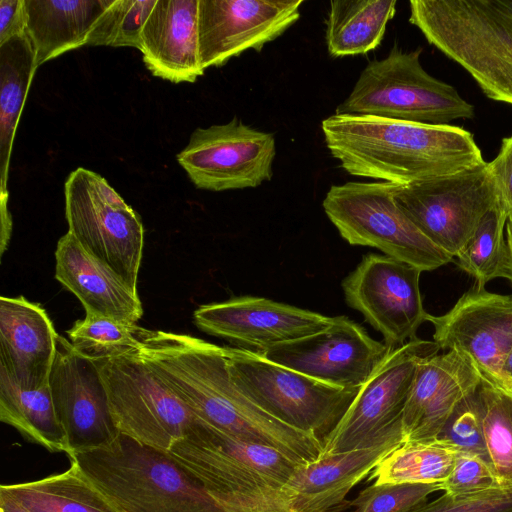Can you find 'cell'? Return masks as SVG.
Listing matches in <instances>:
<instances>
[{
	"instance_id": "1",
	"label": "cell",
	"mask_w": 512,
	"mask_h": 512,
	"mask_svg": "<svg viewBox=\"0 0 512 512\" xmlns=\"http://www.w3.org/2000/svg\"><path fill=\"white\" fill-rule=\"evenodd\" d=\"M140 353L206 423L243 440L273 447L300 464L322 457V439L270 415L236 387L224 347L186 334L145 329Z\"/></svg>"
},
{
	"instance_id": "2",
	"label": "cell",
	"mask_w": 512,
	"mask_h": 512,
	"mask_svg": "<svg viewBox=\"0 0 512 512\" xmlns=\"http://www.w3.org/2000/svg\"><path fill=\"white\" fill-rule=\"evenodd\" d=\"M321 128L331 155L356 177L403 186L485 162L473 135L458 126L333 114Z\"/></svg>"
},
{
	"instance_id": "3",
	"label": "cell",
	"mask_w": 512,
	"mask_h": 512,
	"mask_svg": "<svg viewBox=\"0 0 512 512\" xmlns=\"http://www.w3.org/2000/svg\"><path fill=\"white\" fill-rule=\"evenodd\" d=\"M168 452L224 512H293L286 485L300 463L273 447L235 437L199 418Z\"/></svg>"
},
{
	"instance_id": "4",
	"label": "cell",
	"mask_w": 512,
	"mask_h": 512,
	"mask_svg": "<svg viewBox=\"0 0 512 512\" xmlns=\"http://www.w3.org/2000/svg\"><path fill=\"white\" fill-rule=\"evenodd\" d=\"M68 458L116 512H224L168 451L124 434L107 446Z\"/></svg>"
},
{
	"instance_id": "5",
	"label": "cell",
	"mask_w": 512,
	"mask_h": 512,
	"mask_svg": "<svg viewBox=\"0 0 512 512\" xmlns=\"http://www.w3.org/2000/svg\"><path fill=\"white\" fill-rule=\"evenodd\" d=\"M409 22L490 99L512 105V9L505 0H411Z\"/></svg>"
},
{
	"instance_id": "6",
	"label": "cell",
	"mask_w": 512,
	"mask_h": 512,
	"mask_svg": "<svg viewBox=\"0 0 512 512\" xmlns=\"http://www.w3.org/2000/svg\"><path fill=\"white\" fill-rule=\"evenodd\" d=\"M422 51L421 47L403 51L395 43L385 58L370 61L335 114L432 125L473 118V105L422 67Z\"/></svg>"
},
{
	"instance_id": "7",
	"label": "cell",
	"mask_w": 512,
	"mask_h": 512,
	"mask_svg": "<svg viewBox=\"0 0 512 512\" xmlns=\"http://www.w3.org/2000/svg\"><path fill=\"white\" fill-rule=\"evenodd\" d=\"M400 185L389 182H346L332 185L323 209L350 245L368 246L419 270L432 271L453 257L427 238L398 206Z\"/></svg>"
},
{
	"instance_id": "8",
	"label": "cell",
	"mask_w": 512,
	"mask_h": 512,
	"mask_svg": "<svg viewBox=\"0 0 512 512\" xmlns=\"http://www.w3.org/2000/svg\"><path fill=\"white\" fill-rule=\"evenodd\" d=\"M232 382L270 415L324 439L360 388L337 387L284 367L257 351L224 347Z\"/></svg>"
},
{
	"instance_id": "9",
	"label": "cell",
	"mask_w": 512,
	"mask_h": 512,
	"mask_svg": "<svg viewBox=\"0 0 512 512\" xmlns=\"http://www.w3.org/2000/svg\"><path fill=\"white\" fill-rule=\"evenodd\" d=\"M68 232L137 290L144 247L139 215L100 174L78 167L64 185Z\"/></svg>"
},
{
	"instance_id": "10",
	"label": "cell",
	"mask_w": 512,
	"mask_h": 512,
	"mask_svg": "<svg viewBox=\"0 0 512 512\" xmlns=\"http://www.w3.org/2000/svg\"><path fill=\"white\" fill-rule=\"evenodd\" d=\"M95 362L121 434L169 451L199 419L157 375L140 350Z\"/></svg>"
},
{
	"instance_id": "11",
	"label": "cell",
	"mask_w": 512,
	"mask_h": 512,
	"mask_svg": "<svg viewBox=\"0 0 512 512\" xmlns=\"http://www.w3.org/2000/svg\"><path fill=\"white\" fill-rule=\"evenodd\" d=\"M395 200L419 230L453 258L498 204L488 162L444 177L400 185Z\"/></svg>"
},
{
	"instance_id": "12",
	"label": "cell",
	"mask_w": 512,
	"mask_h": 512,
	"mask_svg": "<svg viewBox=\"0 0 512 512\" xmlns=\"http://www.w3.org/2000/svg\"><path fill=\"white\" fill-rule=\"evenodd\" d=\"M439 350L436 342L420 338L393 347L323 439V455L365 447L402 429V415L417 367Z\"/></svg>"
},
{
	"instance_id": "13",
	"label": "cell",
	"mask_w": 512,
	"mask_h": 512,
	"mask_svg": "<svg viewBox=\"0 0 512 512\" xmlns=\"http://www.w3.org/2000/svg\"><path fill=\"white\" fill-rule=\"evenodd\" d=\"M276 141L234 117L230 122L195 129L177 161L199 189L254 188L273 176Z\"/></svg>"
},
{
	"instance_id": "14",
	"label": "cell",
	"mask_w": 512,
	"mask_h": 512,
	"mask_svg": "<svg viewBox=\"0 0 512 512\" xmlns=\"http://www.w3.org/2000/svg\"><path fill=\"white\" fill-rule=\"evenodd\" d=\"M422 271L386 255L367 254L342 281L346 303L398 347L416 337L427 321L420 293Z\"/></svg>"
},
{
	"instance_id": "15",
	"label": "cell",
	"mask_w": 512,
	"mask_h": 512,
	"mask_svg": "<svg viewBox=\"0 0 512 512\" xmlns=\"http://www.w3.org/2000/svg\"><path fill=\"white\" fill-rule=\"evenodd\" d=\"M433 341L464 356L481 379L506 389L503 365L512 348V296L474 284L443 315H428Z\"/></svg>"
},
{
	"instance_id": "16",
	"label": "cell",
	"mask_w": 512,
	"mask_h": 512,
	"mask_svg": "<svg viewBox=\"0 0 512 512\" xmlns=\"http://www.w3.org/2000/svg\"><path fill=\"white\" fill-rule=\"evenodd\" d=\"M392 348L371 338L353 320L336 316L318 333L258 353L319 381L342 388H360Z\"/></svg>"
},
{
	"instance_id": "17",
	"label": "cell",
	"mask_w": 512,
	"mask_h": 512,
	"mask_svg": "<svg viewBox=\"0 0 512 512\" xmlns=\"http://www.w3.org/2000/svg\"><path fill=\"white\" fill-rule=\"evenodd\" d=\"M49 387L69 453L107 446L120 434L97 363L58 335Z\"/></svg>"
},
{
	"instance_id": "18",
	"label": "cell",
	"mask_w": 512,
	"mask_h": 512,
	"mask_svg": "<svg viewBox=\"0 0 512 512\" xmlns=\"http://www.w3.org/2000/svg\"><path fill=\"white\" fill-rule=\"evenodd\" d=\"M303 0H199L198 48L203 69L277 39L300 18Z\"/></svg>"
},
{
	"instance_id": "19",
	"label": "cell",
	"mask_w": 512,
	"mask_h": 512,
	"mask_svg": "<svg viewBox=\"0 0 512 512\" xmlns=\"http://www.w3.org/2000/svg\"><path fill=\"white\" fill-rule=\"evenodd\" d=\"M193 319L203 332L257 352L318 333L332 321L317 312L253 296L201 305Z\"/></svg>"
},
{
	"instance_id": "20",
	"label": "cell",
	"mask_w": 512,
	"mask_h": 512,
	"mask_svg": "<svg viewBox=\"0 0 512 512\" xmlns=\"http://www.w3.org/2000/svg\"><path fill=\"white\" fill-rule=\"evenodd\" d=\"M481 381L476 368L456 351L423 359L402 415L403 441L436 439L457 405Z\"/></svg>"
},
{
	"instance_id": "21",
	"label": "cell",
	"mask_w": 512,
	"mask_h": 512,
	"mask_svg": "<svg viewBox=\"0 0 512 512\" xmlns=\"http://www.w3.org/2000/svg\"><path fill=\"white\" fill-rule=\"evenodd\" d=\"M402 442L398 429L368 446L298 464L286 485L293 512L342 511L349 491Z\"/></svg>"
},
{
	"instance_id": "22",
	"label": "cell",
	"mask_w": 512,
	"mask_h": 512,
	"mask_svg": "<svg viewBox=\"0 0 512 512\" xmlns=\"http://www.w3.org/2000/svg\"><path fill=\"white\" fill-rule=\"evenodd\" d=\"M58 333L45 309L19 297H0V366L18 385L49 382Z\"/></svg>"
},
{
	"instance_id": "23",
	"label": "cell",
	"mask_w": 512,
	"mask_h": 512,
	"mask_svg": "<svg viewBox=\"0 0 512 512\" xmlns=\"http://www.w3.org/2000/svg\"><path fill=\"white\" fill-rule=\"evenodd\" d=\"M199 0H157L141 32L143 62L152 75L193 83L204 74L198 48Z\"/></svg>"
},
{
	"instance_id": "24",
	"label": "cell",
	"mask_w": 512,
	"mask_h": 512,
	"mask_svg": "<svg viewBox=\"0 0 512 512\" xmlns=\"http://www.w3.org/2000/svg\"><path fill=\"white\" fill-rule=\"evenodd\" d=\"M55 278L82 303L86 313L136 324L143 315L138 290L86 251L67 232L55 251Z\"/></svg>"
},
{
	"instance_id": "25",
	"label": "cell",
	"mask_w": 512,
	"mask_h": 512,
	"mask_svg": "<svg viewBox=\"0 0 512 512\" xmlns=\"http://www.w3.org/2000/svg\"><path fill=\"white\" fill-rule=\"evenodd\" d=\"M26 33L39 67L61 54L87 45L96 21L112 0H24Z\"/></svg>"
},
{
	"instance_id": "26",
	"label": "cell",
	"mask_w": 512,
	"mask_h": 512,
	"mask_svg": "<svg viewBox=\"0 0 512 512\" xmlns=\"http://www.w3.org/2000/svg\"><path fill=\"white\" fill-rule=\"evenodd\" d=\"M26 32L0 44V197H8V170L19 118L37 69Z\"/></svg>"
},
{
	"instance_id": "27",
	"label": "cell",
	"mask_w": 512,
	"mask_h": 512,
	"mask_svg": "<svg viewBox=\"0 0 512 512\" xmlns=\"http://www.w3.org/2000/svg\"><path fill=\"white\" fill-rule=\"evenodd\" d=\"M0 420L15 428L29 442L53 453H69L49 382L39 388H24L0 366Z\"/></svg>"
},
{
	"instance_id": "28",
	"label": "cell",
	"mask_w": 512,
	"mask_h": 512,
	"mask_svg": "<svg viewBox=\"0 0 512 512\" xmlns=\"http://www.w3.org/2000/svg\"><path fill=\"white\" fill-rule=\"evenodd\" d=\"M396 4V0L331 1L325 34L329 54L345 57L377 48L396 13Z\"/></svg>"
},
{
	"instance_id": "29",
	"label": "cell",
	"mask_w": 512,
	"mask_h": 512,
	"mask_svg": "<svg viewBox=\"0 0 512 512\" xmlns=\"http://www.w3.org/2000/svg\"><path fill=\"white\" fill-rule=\"evenodd\" d=\"M0 491L29 512H116L72 460L62 473L30 482L1 485Z\"/></svg>"
},
{
	"instance_id": "30",
	"label": "cell",
	"mask_w": 512,
	"mask_h": 512,
	"mask_svg": "<svg viewBox=\"0 0 512 512\" xmlns=\"http://www.w3.org/2000/svg\"><path fill=\"white\" fill-rule=\"evenodd\" d=\"M459 452L441 441H403L370 473L375 484L443 483L450 475Z\"/></svg>"
},
{
	"instance_id": "31",
	"label": "cell",
	"mask_w": 512,
	"mask_h": 512,
	"mask_svg": "<svg viewBox=\"0 0 512 512\" xmlns=\"http://www.w3.org/2000/svg\"><path fill=\"white\" fill-rule=\"evenodd\" d=\"M508 217L497 204L481 220L473 237L457 256L458 267L485 284L495 278L510 277V254L506 239Z\"/></svg>"
},
{
	"instance_id": "32",
	"label": "cell",
	"mask_w": 512,
	"mask_h": 512,
	"mask_svg": "<svg viewBox=\"0 0 512 512\" xmlns=\"http://www.w3.org/2000/svg\"><path fill=\"white\" fill-rule=\"evenodd\" d=\"M477 393L490 465L500 486L512 488V392L482 380Z\"/></svg>"
},
{
	"instance_id": "33",
	"label": "cell",
	"mask_w": 512,
	"mask_h": 512,
	"mask_svg": "<svg viewBox=\"0 0 512 512\" xmlns=\"http://www.w3.org/2000/svg\"><path fill=\"white\" fill-rule=\"evenodd\" d=\"M145 328L86 313L67 330L69 341L84 356L101 361L140 350Z\"/></svg>"
},
{
	"instance_id": "34",
	"label": "cell",
	"mask_w": 512,
	"mask_h": 512,
	"mask_svg": "<svg viewBox=\"0 0 512 512\" xmlns=\"http://www.w3.org/2000/svg\"><path fill=\"white\" fill-rule=\"evenodd\" d=\"M157 0H112L96 21L87 45L140 50L141 32Z\"/></svg>"
},
{
	"instance_id": "35",
	"label": "cell",
	"mask_w": 512,
	"mask_h": 512,
	"mask_svg": "<svg viewBox=\"0 0 512 512\" xmlns=\"http://www.w3.org/2000/svg\"><path fill=\"white\" fill-rule=\"evenodd\" d=\"M477 390L457 405L436 439L459 453L477 455L490 464Z\"/></svg>"
},
{
	"instance_id": "36",
	"label": "cell",
	"mask_w": 512,
	"mask_h": 512,
	"mask_svg": "<svg viewBox=\"0 0 512 512\" xmlns=\"http://www.w3.org/2000/svg\"><path fill=\"white\" fill-rule=\"evenodd\" d=\"M439 490L441 483H373L349 506L354 507L353 512H408Z\"/></svg>"
},
{
	"instance_id": "37",
	"label": "cell",
	"mask_w": 512,
	"mask_h": 512,
	"mask_svg": "<svg viewBox=\"0 0 512 512\" xmlns=\"http://www.w3.org/2000/svg\"><path fill=\"white\" fill-rule=\"evenodd\" d=\"M408 512H512V488L496 487L460 495L444 493Z\"/></svg>"
},
{
	"instance_id": "38",
	"label": "cell",
	"mask_w": 512,
	"mask_h": 512,
	"mask_svg": "<svg viewBox=\"0 0 512 512\" xmlns=\"http://www.w3.org/2000/svg\"><path fill=\"white\" fill-rule=\"evenodd\" d=\"M501 487L491 465L483 458L459 453L448 478L441 483L445 493L460 495Z\"/></svg>"
},
{
	"instance_id": "39",
	"label": "cell",
	"mask_w": 512,
	"mask_h": 512,
	"mask_svg": "<svg viewBox=\"0 0 512 512\" xmlns=\"http://www.w3.org/2000/svg\"><path fill=\"white\" fill-rule=\"evenodd\" d=\"M499 206L512 220V135L502 140L497 156L488 162Z\"/></svg>"
},
{
	"instance_id": "40",
	"label": "cell",
	"mask_w": 512,
	"mask_h": 512,
	"mask_svg": "<svg viewBox=\"0 0 512 512\" xmlns=\"http://www.w3.org/2000/svg\"><path fill=\"white\" fill-rule=\"evenodd\" d=\"M27 12L24 0H0V44L26 32Z\"/></svg>"
},
{
	"instance_id": "41",
	"label": "cell",
	"mask_w": 512,
	"mask_h": 512,
	"mask_svg": "<svg viewBox=\"0 0 512 512\" xmlns=\"http://www.w3.org/2000/svg\"><path fill=\"white\" fill-rule=\"evenodd\" d=\"M1 206V254L5 252L7 244L9 243L12 219L8 210V197L0 198Z\"/></svg>"
},
{
	"instance_id": "42",
	"label": "cell",
	"mask_w": 512,
	"mask_h": 512,
	"mask_svg": "<svg viewBox=\"0 0 512 512\" xmlns=\"http://www.w3.org/2000/svg\"><path fill=\"white\" fill-rule=\"evenodd\" d=\"M0 512H29L8 494L0 491Z\"/></svg>"
},
{
	"instance_id": "43",
	"label": "cell",
	"mask_w": 512,
	"mask_h": 512,
	"mask_svg": "<svg viewBox=\"0 0 512 512\" xmlns=\"http://www.w3.org/2000/svg\"><path fill=\"white\" fill-rule=\"evenodd\" d=\"M503 377L506 384L507 391L512 392V348L503 365Z\"/></svg>"
},
{
	"instance_id": "44",
	"label": "cell",
	"mask_w": 512,
	"mask_h": 512,
	"mask_svg": "<svg viewBox=\"0 0 512 512\" xmlns=\"http://www.w3.org/2000/svg\"><path fill=\"white\" fill-rule=\"evenodd\" d=\"M506 239L510 254V277L508 280L510 281L512 286V220H507L506 223Z\"/></svg>"
},
{
	"instance_id": "45",
	"label": "cell",
	"mask_w": 512,
	"mask_h": 512,
	"mask_svg": "<svg viewBox=\"0 0 512 512\" xmlns=\"http://www.w3.org/2000/svg\"><path fill=\"white\" fill-rule=\"evenodd\" d=\"M505 2L512 9V0H505Z\"/></svg>"
}]
</instances>
